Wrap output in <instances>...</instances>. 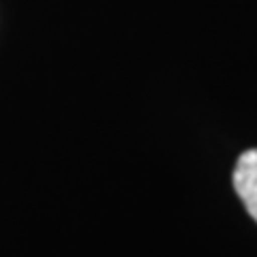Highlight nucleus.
Here are the masks:
<instances>
[{
  "label": "nucleus",
  "instance_id": "1",
  "mask_svg": "<svg viewBox=\"0 0 257 257\" xmlns=\"http://www.w3.org/2000/svg\"><path fill=\"white\" fill-rule=\"evenodd\" d=\"M234 189L257 223V148L242 152L234 167Z\"/></svg>",
  "mask_w": 257,
  "mask_h": 257
}]
</instances>
